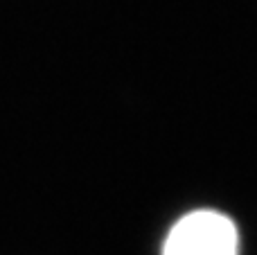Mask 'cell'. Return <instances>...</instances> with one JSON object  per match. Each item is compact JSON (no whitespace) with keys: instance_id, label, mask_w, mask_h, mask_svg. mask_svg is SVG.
<instances>
[{"instance_id":"6da1fadb","label":"cell","mask_w":257,"mask_h":255,"mask_svg":"<svg viewBox=\"0 0 257 255\" xmlns=\"http://www.w3.org/2000/svg\"><path fill=\"white\" fill-rule=\"evenodd\" d=\"M158 255H241V230L226 210L192 208L172 221Z\"/></svg>"}]
</instances>
